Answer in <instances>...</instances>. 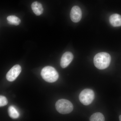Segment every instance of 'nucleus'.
Listing matches in <instances>:
<instances>
[{
	"instance_id": "nucleus-12",
	"label": "nucleus",
	"mask_w": 121,
	"mask_h": 121,
	"mask_svg": "<svg viewBox=\"0 0 121 121\" xmlns=\"http://www.w3.org/2000/svg\"><path fill=\"white\" fill-rule=\"evenodd\" d=\"M91 121H104L105 117L101 113L96 112L93 114L90 118Z\"/></svg>"
},
{
	"instance_id": "nucleus-3",
	"label": "nucleus",
	"mask_w": 121,
	"mask_h": 121,
	"mask_svg": "<svg viewBox=\"0 0 121 121\" xmlns=\"http://www.w3.org/2000/svg\"><path fill=\"white\" fill-rule=\"evenodd\" d=\"M56 110L62 114H65L71 112L73 109V106L69 100L65 99H59L55 105Z\"/></svg>"
},
{
	"instance_id": "nucleus-5",
	"label": "nucleus",
	"mask_w": 121,
	"mask_h": 121,
	"mask_svg": "<svg viewBox=\"0 0 121 121\" xmlns=\"http://www.w3.org/2000/svg\"><path fill=\"white\" fill-rule=\"evenodd\" d=\"M21 70V67L20 65H16L13 66L7 73V80L10 82L14 81L20 73Z\"/></svg>"
},
{
	"instance_id": "nucleus-11",
	"label": "nucleus",
	"mask_w": 121,
	"mask_h": 121,
	"mask_svg": "<svg viewBox=\"0 0 121 121\" xmlns=\"http://www.w3.org/2000/svg\"><path fill=\"white\" fill-rule=\"evenodd\" d=\"M7 20L8 23L16 26L19 25L21 22L19 17L13 15L9 16L7 17Z\"/></svg>"
},
{
	"instance_id": "nucleus-8",
	"label": "nucleus",
	"mask_w": 121,
	"mask_h": 121,
	"mask_svg": "<svg viewBox=\"0 0 121 121\" xmlns=\"http://www.w3.org/2000/svg\"><path fill=\"white\" fill-rule=\"evenodd\" d=\"M109 21L110 24L114 27L121 26V16L115 13L111 15L109 18Z\"/></svg>"
},
{
	"instance_id": "nucleus-1",
	"label": "nucleus",
	"mask_w": 121,
	"mask_h": 121,
	"mask_svg": "<svg viewBox=\"0 0 121 121\" xmlns=\"http://www.w3.org/2000/svg\"><path fill=\"white\" fill-rule=\"evenodd\" d=\"M111 57L109 54L106 52H100L96 54L94 58V63L98 69H105L109 66Z\"/></svg>"
},
{
	"instance_id": "nucleus-4",
	"label": "nucleus",
	"mask_w": 121,
	"mask_h": 121,
	"mask_svg": "<svg viewBox=\"0 0 121 121\" xmlns=\"http://www.w3.org/2000/svg\"><path fill=\"white\" fill-rule=\"evenodd\" d=\"M79 98L81 103L84 105H88L91 104L94 99V93L91 89H84L80 93Z\"/></svg>"
},
{
	"instance_id": "nucleus-14",
	"label": "nucleus",
	"mask_w": 121,
	"mask_h": 121,
	"mask_svg": "<svg viewBox=\"0 0 121 121\" xmlns=\"http://www.w3.org/2000/svg\"><path fill=\"white\" fill-rule=\"evenodd\" d=\"M119 121H121V115H120V116H119Z\"/></svg>"
},
{
	"instance_id": "nucleus-2",
	"label": "nucleus",
	"mask_w": 121,
	"mask_h": 121,
	"mask_svg": "<svg viewBox=\"0 0 121 121\" xmlns=\"http://www.w3.org/2000/svg\"><path fill=\"white\" fill-rule=\"evenodd\" d=\"M41 74L44 80L47 82H55L59 77L58 73L54 67L47 66L41 70Z\"/></svg>"
},
{
	"instance_id": "nucleus-13",
	"label": "nucleus",
	"mask_w": 121,
	"mask_h": 121,
	"mask_svg": "<svg viewBox=\"0 0 121 121\" xmlns=\"http://www.w3.org/2000/svg\"><path fill=\"white\" fill-rule=\"evenodd\" d=\"M8 101L7 99L4 96L0 95V106H4L7 105Z\"/></svg>"
},
{
	"instance_id": "nucleus-6",
	"label": "nucleus",
	"mask_w": 121,
	"mask_h": 121,
	"mask_svg": "<svg viewBox=\"0 0 121 121\" xmlns=\"http://www.w3.org/2000/svg\"><path fill=\"white\" fill-rule=\"evenodd\" d=\"M82 16V13L81 9L78 6L72 7L70 13V17L71 19L75 23H78L80 21Z\"/></svg>"
},
{
	"instance_id": "nucleus-9",
	"label": "nucleus",
	"mask_w": 121,
	"mask_h": 121,
	"mask_svg": "<svg viewBox=\"0 0 121 121\" xmlns=\"http://www.w3.org/2000/svg\"><path fill=\"white\" fill-rule=\"evenodd\" d=\"M31 7L33 12L36 16H40L43 13V5L39 2L37 1L33 2Z\"/></svg>"
},
{
	"instance_id": "nucleus-10",
	"label": "nucleus",
	"mask_w": 121,
	"mask_h": 121,
	"mask_svg": "<svg viewBox=\"0 0 121 121\" xmlns=\"http://www.w3.org/2000/svg\"><path fill=\"white\" fill-rule=\"evenodd\" d=\"M8 113L9 117L13 119H16L19 117V113L13 106H10L9 107Z\"/></svg>"
},
{
	"instance_id": "nucleus-7",
	"label": "nucleus",
	"mask_w": 121,
	"mask_h": 121,
	"mask_svg": "<svg viewBox=\"0 0 121 121\" xmlns=\"http://www.w3.org/2000/svg\"><path fill=\"white\" fill-rule=\"evenodd\" d=\"M73 59V55L71 52H67L64 53L61 57L60 65L62 68H65L71 63Z\"/></svg>"
}]
</instances>
